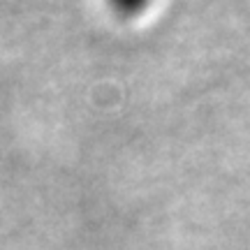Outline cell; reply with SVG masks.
<instances>
[{
  "instance_id": "1",
  "label": "cell",
  "mask_w": 250,
  "mask_h": 250,
  "mask_svg": "<svg viewBox=\"0 0 250 250\" xmlns=\"http://www.w3.org/2000/svg\"><path fill=\"white\" fill-rule=\"evenodd\" d=\"M109 7L114 9L116 14H121V17H139V14H144L146 9L151 7L153 0H107Z\"/></svg>"
}]
</instances>
